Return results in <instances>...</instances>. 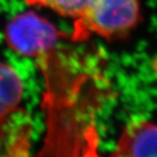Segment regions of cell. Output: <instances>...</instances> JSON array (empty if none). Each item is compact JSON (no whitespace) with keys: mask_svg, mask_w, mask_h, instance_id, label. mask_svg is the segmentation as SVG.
Returning a JSON list of instances; mask_svg holds the SVG:
<instances>
[{"mask_svg":"<svg viewBox=\"0 0 157 157\" xmlns=\"http://www.w3.org/2000/svg\"><path fill=\"white\" fill-rule=\"evenodd\" d=\"M37 63L46 80L43 102L71 104L44 110L47 136L38 156L96 154L97 131L94 124L97 104H90L88 95L96 82L94 75L83 68L71 67L72 52L52 48L40 55Z\"/></svg>","mask_w":157,"mask_h":157,"instance_id":"1","label":"cell"},{"mask_svg":"<svg viewBox=\"0 0 157 157\" xmlns=\"http://www.w3.org/2000/svg\"><path fill=\"white\" fill-rule=\"evenodd\" d=\"M140 20L139 0H88L75 19L71 40L85 41L92 34L108 40L127 36Z\"/></svg>","mask_w":157,"mask_h":157,"instance_id":"2","label":"cell"},{"mask_svg":"<svg viewBox=\"0 0 157 157\" xmlns=\"http://www.w3.org/2000/svg\"><path fill=\"white\" fill-rule=\"evenodd\" d=\"M65 34L34 12H27L10 20L5 29L8 46L27 57H39L56 48Z\"/></svg>","mask_w":157,"mask_h":157,"instance_id":"3","label":"cell"},{"mask_svg":"<svg viewBox=\"0 0 157 157\" xmlns=\"http://www.w3.org/2000/svg\"><path fill=\"white\" fill-rule=\"evenodd\" d=\"M112 156H157V124L138 119L123 129Z\"/></svg>","mask_w":157,"mask_h":157,"instance_id":"4","label":"cell"},{"mask_svg":"<svg viewBox=\"0 0 157 157\" xmlns=\"http://www.w3.org/2000/svg\"><path fill=\"white\" fill-rule=\"evenodd\" d=\"M31 131L30 117L22 108L17 109L7 120L0 122V149L5 146L4 155H29Z\"/></svg>","mask_w":157,"mask_h":157,"instance_id":"5","label":"cell"},{"mask_svg":"<svg viewBox=\"0 0 157 157\" xmlns=\"http://www.w3.org/2000/svg\"><path fill=\"white\" fill-rule=\"evenodd\" d=\"M23 83L12 66L0 63V122L7 120L19 109Z\"/></svg>","mask_w":157,"mask_h":157,"instance_id":"6","label":"cell"},{"mask_svg":"<svg viewBox=\"0 0 157 157\" xmlns=\"http://www.w3.org/2000/svg\"><path fill=\"white\" fill-rule=\"evenodd\" d=\"M31 6L48 8L60 15L77 19L87 6L88 0H26Z\"/></svg>","mask_w":157,"mask_h":157,"instance_id":"7","label":"cell"},{"mask_svg":"<svg viewBox=\"0 0 157 157\" xmlns=\"http://www.w3.org/2000/svg\"><path fill=\"white\" fill-rule=\"evenodd\" d=\"M153 68H154L155 74H156V76H157V58L154 60V63H153Z\"/></svg>","mask_w":157,"mask_h":157,"instance_id":"8","label":"cell"}]
</instances>
